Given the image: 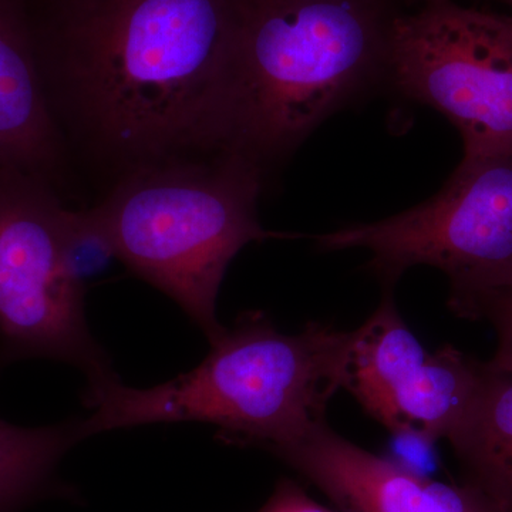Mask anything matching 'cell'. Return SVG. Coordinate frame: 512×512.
Instances as JSON below:
<instances>
[{
  "mask_svg": "<svg viewBox=\"0 0 512 512\" xmlns=\"http://www.w3.org/2000/svg\"><path fill=\"white\" fill-rule=\"evenodd\" d=\"M242 0H47L40 64L74 127L123 175L228 151Z\"/></svg>",
  "mask_w": 512,
  "mask_h": 512,
  "instance_id": "6da1fadb",
  "label": "cell"
},
{
  "mask_svg": "<svg viewBox=\"0 0 512 512\" xmlns=\"http://www.w3.org/2000/svg\"><path fill=\"white\" fill-rule=\"evenodd\" d=\"M356 329L309 322L282 333L262 312L241 316L212 340L191 372L153 387H130L117 375L87 383L84 437L154 423H207L227 443L274 451L326 423L346 389Z\"/></svg>",
  "mask_w": 512,
  "mask_h": 512,
  "instance_id": "7a4b0ae2",
  "label": "cell"
},
{
  "mask_svg": "<svg viewBox=\"0 0 512 512\" xmlns=\"http://www.w3.org/2000/svg\"><path fill=\"white\" fill-rule=\"evenodd\" d=\"M389 0H242L228 151L264 165L386 73Z\"/></svg>",
  "mask_w": 512,
  "mask_h": 512,
  "instance_id": "3957f363",
  "label": "cell"
},
{
  "mask_svg": "<svg viewBox=\"0 0 512 512\" xmlns=\"http://www.w3.org/2000/svg\"><path fill=\"white\" fill-rule=\"evenodd\" d=\"M264 165L237 151L180 158L124 174L96 211L117 259L160 289L205 333L222 328L218 293L245 245L292 235L258 217Z\"/></svg>",
  "mask_w": 512,
  "mask_h": 512,
  "instance_id": "277c9868",
  "label": "cell"
},
{
  "mask_svg": "<svg viewBox=\"0 0 512 512\" xmlns=\"http://www.w3.org/2000/svg\"><path fill=\"white\" fill-rule=\"evenodd\" d=\"M315 242L326 252L366 249L367 269L389 288L407 269L433 266L450 282L451 311L476 319L485 302L512 291V156L464 157L423 204Z\"/></svg>",
  "mask_w": 512,
  "mask_h": 512,
  "instance_id": "5b68a950",
  "label": "cell"
},
{
  "mask_svg": "<svg viewBox=\"0 0 512 512\" xmlns=\"http://www.w3.org/2000/svg\"><path fill=\"white\" fill-rule=\"evenodd\" d=\"M64 211L42 175L0 168V370L50 359L94 382L114 373L87 326L86 288L67 264Z\"/></svg>",
  "mask_w": 512,
  "mask_h": 512,
  "instance_id": "8992f818",
  "label": "cell"
},
{
  "mask_svg": "<svg viewBox=\"0 0 512 512\" xmlns=\"http://www.w3.org/2000/svg\"><path fill=\"white\" fill-rule=\"evenodd\" d=\"M387 76L397 89L446 116L464 157L512 156V19L429 0L396 15Z\"/></svg>",
  "mask_w": 512,
  "mask_h": 512,
  "instance_id": "52a82bcc",
  "label": "cell"
},
{
  "mask_svg": "<svg viewBox=\"0 0 512 512\" xmlns=\"http://www.w3.org/2000/svg\"><path fill=\"white\" fill-rule=\"evenodd\" d=\"M480 373L481 362L454 346L427 352L387 292L356 329L346 390L390 433L437 443L463 419Z\"/></svg>",
  "mask_w": 512,
  "mask_h": 512,
  "instance_id": "ba28073f",
  "label": "cell"
},
{
  "mask_svg": "<svg viewBox=\"0 0 512 512\" xmlns=\"http://www.w3.org/2000/svg\"><path fill=\"white\" fill-rule=\"evenodd\" d=\"M271 453L318 488L338 512H501L474 485L404 470L340 436L328 421Z\"/></svg>",
  "mask_w": 512,
  "mask_h": 512,
  "instance_id": "9c48e42d",
  "label": "cell"
},
{
  "mask_svg": "<svg viewBox=\"0 0 512 512\" xmlns=\"http://www.w3.org/2000/svg\"><path fill=\"white\" fill-rule=\"evenodd\" d=\"M59 158L30 0H0V168L43 177Z\"/></svg>",
  "mask_w": 512,
  "mask_h": 512,
  "instance_id": "30bf717a",
  "label": "cell"
},
{
  "mask_svg": "<svg viewBox=\"0 0 512 512\" xmlns=\"http://www.w3.org/2000/svg\"><path fill=\"white\" fill-rule=\"evenodd\" d=\"M463 481L512 512V372L481 363L470 407L447 437Z\"/></svg>",
  "mask_w": 512,
  "mask_h": 512,
  "instance_id": "8fae6325",
  "label": "cell"
},
{
  "mask_svg": "<svg viewBox=\"0 0 512 512\" xmlns=\"http://www.w3.org/2000/svg\"><path fill=\"white\" fill-rule=\"evenodd\" d=\"M83 439L82 420L28 429L0 419V512L45 493L60 458Z\"/></svg>",
  "mask_w": 512,
  "mask_h": 512,
  "instance_id": "7c38bea8",
  "label": "cell"
},
{
  "mask_svg": "<svg viewBox=\"0 0 512 512\" xmlns=\"http://www.w3.org/2000/svg\"><path fill=\"white\" fill-rule=\"evenodd\" d=\"M63 244L67 264L79 284L86 288L90 279L103 274L116 251L96 208L89 211H64Z\"/></svg>",
  "mask_w": 512,
  "mask_h": 512,
  "instance_id": "4fadbf2b",
  "label": "cell"
},
{
  "mask_svg": "<svg viewBox=\"0 0 512 512\" xmlns=\"http://www.w3.org/2000/svg\"><path fill=\"white\" fill-rule=\"evenodd\" d=\"M476 319L488 320L497 332L498 348L490 362L512 372V291L485 302Z\"/></svg>",
  "mask_w": 512,
  "mask_h": 512,
  "instance_id": "5bb4252c",
  "label": "cell"
},
{
  "mask_svg": "<svg viewBox=\"0 0 512 512\" xmlns=\"http://www.w3.org/2000/svg\"><path fill=\"white\" fill-rule=\"evenodd\" d=\"M258 512H336L318 503L301 485L284 480L275 488L268 503Z\"/></svg>",
  "mask_w": 512,
  "mask_h": 512,
  "instance_id": "9a60e30c",
  "label": "cell"
},
{
  "mask_svg": "<svg viewBox=\"0 0 512 512\" xmlns=\"http://www.w3.org/2000/svg\"><path fill=\"white\" fill-rule=\"evenodd\" d=\"M421 2H423V3H424V2H429V0H421Z\"/></svg>",
  "mask_w": 512,
  "mask_h": 512,
  "instance_id": "2e32d148",
  "label": "cell"
},
{
  "mask_svg": "<svg viewBox=\"0 0 512 512\" xmlns=\"http://www.w3.org/2000/svg\"><path fill=\"white\" fill-rule=\"evenodd\" d=\"M507 2H510V3H511V5H512V0H507Z\"/></svg>",
  "mask_w": 512,
  "mask_h": 512,
  "instance_id": "e0dca14e",
  "label": "cell"
}]
</instances>
